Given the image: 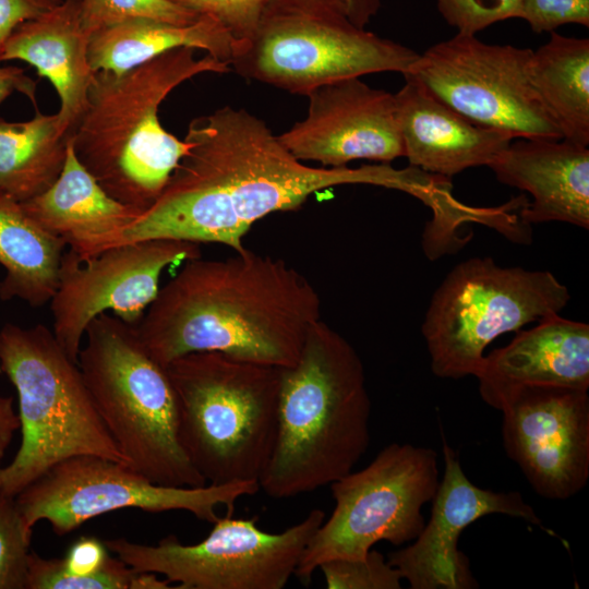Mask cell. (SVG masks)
Wrapping results in <instances>:
<instances>
[{"instance_id": "cell-28", "label": "cell", "mask_w": 589, "mask_h": 589, "mask_svg": "<svg viewBox=\"0 0 589 589\" xmlns=\"http://www.w3.org/2000/svg\"><path fill=\"white\" fill-rule=\"evenodd\" d=\"M81 22L89 36L101 28L132 19L191 24L197 15L169 0H79Z\"/></svg>"}, {"instance_id": "cell-37", "label": "cell", "mask_w": 589, "mask_h": 589, "mask_svg": "<svg viewBox=\"0 0 589 589\" xmlns=\"http://www.w3.org/2000/svg\"><path fill=\"white\" fill-rule=\"evenodd\" d=\"M342 2L349 19L361 28H365L381 7V0H342Z\"/></svg>"}, {"instance_id": "cell-20", "label": "cell", "mask_w": 589, "mask_h": 589, "mask_svg": "<svg viewBox=\"0 0 589 589\" xmlns=\"http://www.w3.org/2000/svg\"><path fill=\"white\" fill-rule=\"evenodd\" d=\"M482 399L524 385L589 388V325L560 314L517 330L505 347L484 356L474 375Z\"/></svg>"}, {"instance_id": "cell-6", "label": "cell", "mask_w": 589, "mask_h": 589, "mask_svg": "<svg viewBox=\"0 0 589 589\" xmlns=\"http://www.w3.org/2000/svg\"><path fill=\"white\" fill-rule=\"evenodd\" d=\"M85 337L77 364L127 465L157 484L206 485L180 444L177 397L166 368L148 354L134 326L104 312L87 325Z\"/></svg>"}, {"instance_id": "cell-4", "label": "cell", "mask_w": 589, "mask_h": 589, "mask_svg": "<svg viewBox=\"0 0 589 589\" xmlns=\"http://www.w3.org/2000/svg\"><path fill=\"white\" fill-rule=\"evenodd\" d=\"M195 49L164 52L125 72L98 71L87 106L70 136L74 153L99 185L117 201L148 209L187 155L190 144L159 122L165 98L187 80L224 74L230 65Z\"/></svg>"}, {"instance_id": "cell-36", "label": "cell", "mask_w": 589, "mask_h": 589, "mask_svg": "<svg viewBox=\"0 0 589 589\" xmlns=\"http://www.w3.org/2000/svg\"><path fill=\"white\" fill-rule=\"evenodd\" d=\"M20 426L19 413L13 409L12 397L0 395V470L5 450Z\"/></svg>"}, {"instance_id": "cell-18", "label": "cell", "mask_w": 589, "mask_h": 589, "mask_svg": "<svg viewBox=\"0 0 589 589\" xmlns=\"http://www.w3.org/2000/svg\"><path fill=\"white\" fill-rule=\"evenodd\" d=\"M488 167L497 181L531 194L525 224L589 228V149L565 140L514 139Z\"/></svg>"}, {"instance_id": "cell-22", "label": "cell", "mask_w": 589, "mask_h": 589, "mask_svg": "<svg viewBox=\"0 0 589 589\" xmlns=\"http://www.w3.org/2000/svg\"><path fill=\"white\" fill-rule=\"evenodd\" d=\"M20 204L39 227L61 238L81 260L98 254L111 236L142 214L99 185L79 161L70 137L57 180L43 193Z\"/></svg>"}, {"instance_id": "cell-25", "label": "cell", "mask_w": 589, "mask_h": 589, "mask_svg": "<svg viewBox=\"0 0 589 589\" xmlns=\"http://www.w3.org/2000/svg\"><path fill=\"white\" fill-rule=\"evenodd\" d=\"M532 51L530 79L562 140L589 145V39L550 33Z\"/></svg>"}, {"instance_id": "cell-35", "label": "cell", "mask_w": 589, "mask_h": 589, "mask_svg": "<svg viewBox=\"0 0 589 589\" xmlns=\"http://www.w3.org/2000/svg\"><path fill=\"white\" fill-rule=\"evenodd\" d=\"M13 93L26 96L37 110L36 82L25 74V70L20 67H0V103L5 100Z\"/></svg>"}, {"instance_id": "cell-8", "label": "cell", "mask_w": 589, "mask_h": 589, "mask_svg": "<svg viewBox=\"0 0 589 589\" xmlns=\"http://www.w3.org/2000/svg\"><path fill=\"white\" fill-rule=\"evenodd\" d=\"M418 58L413 49L357 26L342 0H269L230 65L242 77L306 96L344 79L405 75Z\"/></svg>"}, {"instance_id": "cell-13", "label": "cell", "mask_w": 589, "mask_h": 589, "mask_svg": "<svg viewBox=\"0 0 589 589\" xmlns=\"http://www.w3.org/2000/svg\"><path fill=\"white\" fill-rule=\"evenodd\" d=\"M532 51L457 33L419 55L407 74L479 125L515 139L562 140L532 86Z\"/></svg>"}, {"instance_id": "cell-10", "label": "cell", "mask_w": 589, "mask_h": 589, "mask_svg": "<svg viewBox=\"0 0 589 589\" xmlns=\"http://www.w3.org/2000/svg\"><path fill=\"white\" fill-rule=\"evenodd\" d=\"M440 484L437 454L429 447L392 443L363 469L330 483L334 510L309 540L294 576L308 585L318 566L362 558L380 541L401 545L425 525L422 506Z\"/></svg>"}, {"instance_id": "cell-11", "label": "cell", "mask_w": 589, "mask_h": 589, "mask_svg": "<svg viewBox=\"0 0 589 589\" xmlns=\"http://www.w3.org/2000/svg\"><path fill=\"white\" fill-rule=\"evenodd\" d=\"M324 519L323 510L313 509L300 522L272 533L257 527V517L226 515L196 544H182L173 534L156 545L124 538L105 544L134 570L161 574L179 589H281Z\"/></svg>"}, {"instance_id": "cell-16", "label": "cell", "mask_w": 589, "mask_h": 589, "mask_svg": "<svg viewBox=\"0 0 589 589\" xmlns=\"http://www.w3.org/2000/svg\"><path fill=\"white\" fill-rule=\"evenodd\" d=\"M445 470L432 498L431 518L413 542L390 552L395 567L411 589H473L479 584L468 557L458 550L461 532L491 514L521 518L553 534L517 491L494 492L473 484L456 452L443 438Z\"/></svg>"}, {"instance_id": "cell-32", "label": "cell", "mask_w": 589, "mask_h": 589, "mask_svg": "<svg viewBox=\"0 0 589 589\" xmlns=\"http://www.w3.org/2000/svg\"><path fill=\"white\" fill-rule=\"evenodd\" d=\"M197 15L215 19L238 46L249 40L269 0H169ZM238 49V48H237Z\"/></svg>"}, {"instance_id": "cell-24", "label": "cell", "mask_w": 589, "mask_h": 589, "mask_svg": "<svg viewBox=\"0 0 589 589\" xmlns=\"http://www.w3.org/2000/svg\"><path fill=\"white\" fill-rule=\"evenodd\" d=\"M65 242L39 227L20 202L0 191V264L5 276L0 298L32 306L51 300L59 281Z\"/></svg>"}, {"instance_id": "cell-9", "label": "cell", "mask_w": 589, "mask_h": 589, "mask_svg": "<svg viewBox=\"0 0 589 589\" xmlns=\"http://www.w3.org/2000/svg\"><path fill=\"white\" fill-rule=\"evenodd\" d=\"M570 294L549 271L503 267L492 257L457 264L432 296L421 326L434 375H476L498 336L557 315Z\"/></svg>"}, {"instance_id": "cell-21", "label": "cell", "mask_w": 589, "mask_h": 589, "mask_svg": "<svg viewBox=\"0 0 589 589\" xmlns=\"http://www.w3.org/2000/svg\"><path fill=\"white\" fill-rule=\"evenodd\" d=\"M88 41L79 0H63L51 11L19 25L1 53L0 62L22 60L49 80L60 99L59 128L68 137L86 109L96 74L88 60Z\"/></svg>"}, {"instance_id": "cell-5", "label": "cell", "mask_w": 589, "mask_h": 589, "mask_svg": "<svg viewBox=\"0 0 589 589\" xmlns=\"http://www.w3.org/2000/svg\"><path fill=\"white\" fill-rule=\"evenodd\" d=\"M281 369L220 352L188 353L166 366L180 444L206 483L259 482L275 445Z\"/></svg>"}, {"instance_id": "cell-27", "label": "cell", "mask_w": 589, "mask_h": 589, "mask_svg": "<svg viewBox=\"0 0 589 589\" xmlns=\"http://www.w3.org/2000/svg\"><path fill=\"white\" fill-rule=\"evenodd\" d=\"M137 572L111 557L105 541L82 536L64 557L29 552L26 589H135Z\"/></svg>"}, {"instance_id": "cell-14", "label": "cell", "mask_w": 589, "mask_h": 589, "mask_svg": "<svg viewBox=\"0 0 589 589\" xmlns=\"http://www.w3.org/2000/svg\"><path fill=\"white\" fill-rule=\"evenodd\" d=\"M200 256V243L173 239L118 244L86 260L69 250L50 300L56 339L77 363L86 327L94 317L112 311L135 326L158 294L161 273Z\"/></svg>"}, {"instance_id": "cell-7", "label": "cell", "mask_w": 589, "mask_h": 589, "mask_svg": "<svg viewBox=\"0 0 589 589\" xmlns=\"http://www.w3.org/2000/svg\"><path fill=\"white\" fill-rule=\"evenodd\" d=\"M0 369L17 392L22 441L0 470V495L15 497L55 465L75 456L125 464L74 362L43 324L0 329ZM128 466V465H127Z\"/></svg>"}, {"instance_id": "cell-34", "label": "cell", "mask_w": 589, "mask_h": 589, "mask_svg": "<svg viewBox=\"0 0 589 589\" xmlns=\"http://www.w3.org/2000/svg\"><path fill=\"white\" fill-rule=\"evenodd\" d=\"M62 1L0 0V59L5 41L19 25L51 11Z\"/></svg>"}, {"instance_id": "cell-17", "label": "cell", "mask_w": 589, "mask_h": 589, "mask_svg": "<svg viewBox=\"0 0 589 589\" xmlns=\"http://www.w3.org/2000/svg\"><path fill=\"white\" fill-rule=\"evenodd\" d=\"M306 97L305 118L277 135L298 160L340 168L357 159L404 157L394 94L349 77L321 85Z\"/></svg>"}, {"instance_id": "cell-1", "label": "cell", "mask_w": 589, "mask_h": 589, "mask_svg": "<svg viewBox=\"0 0 589 589\" xmlns=\"http://www.w3.org/2000/svg\"><path fill=\"white\" fill-rule=\"evenodd\" d=\"M187 155L156 202L111 236L100 252L146 239L220 243L235 252L265 216L301 206L324 189L348 183L393 188L397 170L312 167L293 157L267 124L244 108L224 106L193 119Z\"/></svg>"}, {"instance_id": "cell-31", "label": "cell", "mask_w": 589, "mask_h": 589, "mask_svg": "<svg viewBox=\"0 0 589 589\" xmlns=\"http://www.w3.org/2000/svg\"><path fill=\"white\" fill-rule=\"evenodd\" d=\"M521 0H436L443 19L457 33L476 35L488 26L518 17Z\"/></svg>"}, {"instance_id": "cell-33", "label": "cell", "mask_w": 589, "mask_h": 589, "mask_svg": "<svg viewBox=\"0 0 589 589\" xmlns=\"http://www.w3.org/2000/svg\"><path fill=\"white\" fill-rule=\"evenodd\" d=\"M519 19L534 33H551L564 24L589 26V0H521Z\"/></svg>"}, {"instance_id": "cell-15", "label": "cell", "mask_w": 589, "mask_h": 589, "mask_svg": "<svg viewBox=\"0 0 589 589\" xmlns=\"http://www.w3.org/2000/svg\"><path fill=\"white\" fill-rule=\"evenodd\" d=\"M503 445L540 496L567 500L589 479L588 390L524 385L500 393Z\"/></svg>"}, {"instance_id": "cell-38", "label": "cell", "mask_w": 589, "mask_h": 589, "mask_svg": "<svg viewBox=\"0 0 589 589\" xmlns=\"http://www.w3.org/2000/svg\"><path fill=\"white\" fill-rule=\"evenodd\" d=\"M0 373H1V369H0Z\"/></svg>"}, {"instance_id": "cell-2", "label": "cell", "mask_w": 589, "mask_h": 589, "mask_svg": "<svg viewBox=\"0 0 589 589\" xmlns=\"http://www.w3.org/2000/svg\"><path fill=\"white\" fill-rule=\"evenodd\" d=\"M321 306L318 292L294 267L244 248L221 260L187 261L134 329L164 368L192 352L290 368Z\"/></svg>"}, {"instance_id": "cell-23", "label": "cell", "mask_w": 589, "mask_h": 589, "mask_svg": "<svg viewBox=\"0 0 589 589\" xmlns=\"http://www.w3.org/2000/svg\"><path fill=\"white\" fill-rule=\"evenodd\" d=\"M181 47L204 50L230 65L238 43L220 23L206 15L184 25L132 19L93 33L88 60L95 72L119 74Z\"/></svg>"}, {"instance_id": "cell-19", "label": "cell", "mask_w": 589, "mask_h": 589, "mask_svg": "<svg viewBox=\"0 0 589 589\" xmlns=\"http://www.w3.org/2000/svg\"><path fill=\"white\" fill-rule=\"evenodd\" d=\"M404 77L405 84L394 97L404 157L411 166L449 178L468 168L488 166L515 139L468 120L411 75Z\"/></svg>"}, {"instance_id": "cell-29", "label": "cell", "mask_w": 589, "mask_h": 589, "mask_svg": "<svg viewBox=\"0 0 589 589\" xmlns=\"http://www.w3.org/2000/svg\"><path fill=\"white\" fill-rule=\"evenodd\" d=\"M32 531L15 497L0 495V589H26Z\"/></svg>"}, {"instance_id": "cell-30", "label": "cell", "mask_w": 589, "mask_h": 589, "mask_svg": "<svg viewBox=\"0 0 589 589\" xmlns=\"http://www.w3.org/2000/svg\"><path fill=\"white\" fill-rule=\"evenodd\" d=\"M327 589H400L399 572L384 555L370 550L362 558H336L322 563Z\"/></svg>"}, {"instance_id": "cell-12", "label": "cell", "mask_w": 589, "mask_h": 589, "mask_svg": "<svg viewBox=\"0 0 589 589\" xmlns=\"http://www.w3.org/2000/svg\"><path fill=\"white\" fill-rule=\"evenodd\" d=\"M260 490L257 481L168 486L152 482L129 466L97 456H75L60 461L15 496L28 527L47 520L58 536L85 521L122 508L159 513L185 510L214 524L217 508L231 516L236 502Z\"/></svg>"}, {"instance_id": "cell-3", "label": "cell", "mask_w": 589, "mask_h": 589, "mask_svg": "<svg viewBox=\"0 0 589 589\" xmlns=\"http://www.w3.org/2000/svg\"><path fill=\"white\" fill-rule=\"evenodd\" d=\"M371 401L356 349L322 320L281 369L274 449L259 485L288 498L352 471L370 443Z\"/></svg>"}, {"instance_id": "cell-26", "label": "cell", "mask_w": 589, "mask_h": 589, "mask_svg": "<svg viewBox=\"0 0 589 589\" xmlns=\"http://www.w3.org/2000/svg\"><path fill=\"white\" fill-rule=\"evenodd\" d=\"M68 141L57 113L37 109L24 122L0 116V191L20 203L43 193L63 168Z\"/></svg>"}]
</instances>
